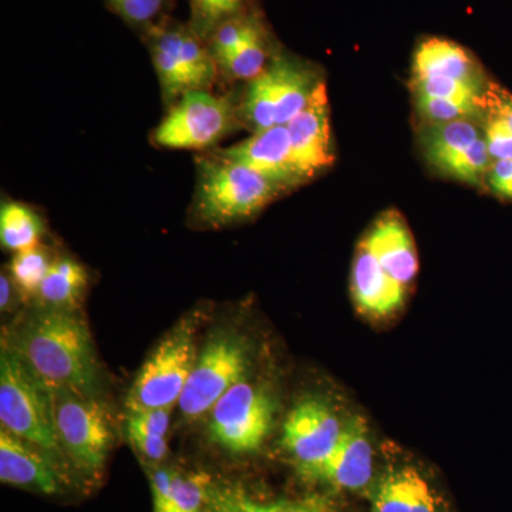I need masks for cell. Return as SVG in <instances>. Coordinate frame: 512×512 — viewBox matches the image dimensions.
Returning a JSON list of instances; mask_svg holds the SVG:
<instances>
[{
    "label": "cell",
    "instance_id": "5b68a950",
    "mask_svg": "<svg viewBox=\"0 0 512 512\" xmlns=\"http://www.w3.org/2000/svg\"><path fill=\"white\" fill-rule=\"evenodd\" d=\"M195 319L181 320L144 360L127 394V413L171 410L180 403L198 356Z\"/></svg>",
    "mask_w": 512,
    "mask_h": 512
},
{
    "label": "cell",
    "instance_id": "7c38bea8",
    "mask_svg": "<svg viewBox=\"0 0 512 512\" xmlns=\"http://www.w3.org/2000/svg\"><path fill=\"white\" fill-rule=\"evenodd\" d=\"M335 490L366 493L373 488V448L365 421L353 417L343 426L338 446L320 467L315 480Z\"/></svg>",
    "mask_w": 512,
    "mask_h": 512
},
{
    "label": "cell",
    "instance_id": "ffe728a7",
    "mask_svg": "<svg viewBox=\"0 0 512 512\" xmlns=\"http://www.w3.org/2000/svg\"><path fill=\"white\" fill-rule=\"evenodd\" d=\"M89 284L86 268L76 259L57 258L45 281L37 292L35 301L39 309L70 311L79 309Z\"/></svg>",
    "mask_w": 512,
    "mask_h": 512
},
{
    "label": "cell",
    "instance_id": "2e32d148",
    "mask_svg": "<svg viewBox=\"0 0 512 512\" xmlns=\"http://www.w3.org/2000/svg\"><path fill=\"white\" fill-rule=\"evenodd\" d=\"M352 293L359 311L383 319L399 311L407 292L386 275L365 242L357 248L352 272Z\"/></svg>",
    "mask_w": 512,
    "mask_h": 512
},
{
    "label": "cell",
    "instance_id": "4316f807",
    "mask_svg": "<svg viewBox=\"0 0 512 512\" xmlns=\"http://www.w3.org/2000/svg\"><path fill=\"white\" fill-rule=\"evenodd\" d=\"M190 9L188 26L205 42L225 20L248 10L247 0H190Z\"/></svg>",
    "mask_w": 512,
    "mask_h": 512
},
{
    "label": "cell",
    "instance_id": "7a4b0ae2",
    "mask_svg": "<svg viewBox=\"0 0 512 512\" xmlns=\"http://www.w3.org/2000/svg\"><path fill=\"white\" fill-rule=\"evenodd\" d=\"M285 191L272 178L210 153L197 160L192 210L204 224L224 227L254 217Z\"/></svg>",
    "mask_w": 512,
    "mask_h": 512
},
{
    "label": "cell",
    "instance_id": "3957f363",
    "mask_svg": "<svg viewBox=\"0 0 512 512\" xmlns=\"http://www.w3.org/2000/svg\"><path fill=\"white\" fill-rule=\"evenodd\" d=\"M0 421L2 429L42 448L56 461L64 454L50 390L8 339L3 340L0 353Z\"/></svg>",
    "mask_w": 512,
    "mask_h": 512
},
{
    "label": "cell",
    "instance_id": "603a6c76",
    "mask_svg": "<svg viewBox=\"0 0 512 512\" xmlns=\"http://www.w3.org/2000/svg\"><path fill=\"white\" fill-rule=\"evenodd\" d=\"M170 424V409L128 413V439L146 466H158L168 456L167 434Z\"/></svg>",
    "mask_w": 512,
    "mask_h": 512
},
{
    "label": "cell",
    "instance_id": "4dcf8cb0",
    "mask_svg": "<svg viewBox=\"0 0 512 512\" xmlns=\"http://www.w3.org/2000/svg\"><path fill=\"white\" fill-rule=\"evenodd\" d=\"M168 0H107V5L116 15H119L127 25L144 30L157 25Z\"/></svg>",
    "mask_w": 512,
    "mask_h": 512
},
{
    "label": "cell",
    "instance_id": "277c9868",
    "mask_svg": "<svg viewBox=\"0 0 512 512\" xmlns=\"http://www.w3.org/2000/svg\"><path fill=\"white\" fill-rule=\"evenodd\" d=\"M323 80L312 64L275 53L264 72L248 82L239 120L254 133L291 123L312 99Z\"/></svg>",
    "mask_w": 512,
    "mask_h": 512
},
{
    "label": "cell",
    "instance_id": "7402d4cb",
    "mask_svg": "<svg viewBox=\"0 0 512 512\" xmlns=\"http://www.w3.org/2000/svg\"><path fill=\"white\" fill-rule=\"evenodd\" d=\"M269 35L261 16L252 10L247 35L241 45L217 60L218 69L224 70L232 79L251 82L264 72L269 60Z\"/></svg>",
    "mask_w": 512,
    "mask_h": 512
},
{
    "label": "cell",
    "instance_id": "83f0119b",
    "mask_svg": "<svg viewBox=\"0 0 512 512\" xmlns=\"http://www.w3.org/2000/svg\"><path fill=\"white\" fill-rule=\"evenodd\" d=\"M413 89L416 96L443 97L487 106V92L484 93L480 83L460 82L447 77H413Z\"/></svg>",
    "mask_w": 512,
    "mask_h": 512
},
{
    "label": "cell",
    "instance_id": "484cf974",
    "mask_svg": "<svg viewBox=\"0 0 512 512\" xmlns=\"http://www.w3.org/2000/svg\"><path fill=\"white\" fill-rule=\"evenodd\" d=\"M212 495L237 512H338L332 501L322 495H312L303 500L275 501V503H258L244 491L235 490V488L212 490Z\"/></svg>",
    "mask_w": 512,
    "mask_h": 512
},
{
    "label": "cell",
    "instance_id": "d590c367",
    "mask_svg": "<svg viewBox=\"0 0 512 512\" xmlns=\"http://www.w3.org/2000/svg\"><path fill=\"white\" fill-rule=\"evenodd\" d=\"M202 512H237L229 508L228 505L221 503L220 500L214 497V495H210V500H208L207 507Z\"/></svg>",
    "mask_w": 512,
    "mask_h": 512
},
{
    "label": "cell",
    "instance_id": "5bb4252c",
    "mask_svg": "<svg viewBox=\"0 0 512 512\" xmlns=\"http://www.w3.org/2000/svg\"><path fill=\"white\" fill-rule=\"evenodd\" d=\"M0 480L2 483L52 495L60 491L56 460L42 448L20 439L10 431H0Z\"/></svg>",
    "mask_w": 512,
    "mask_h": 512
},
{
    "label": "cell",
    "instance_id": "8d00e7d4",
    "mask_svg": "<svg viewBox=\"0 0 512 512\" xmlns=\"http://www.w3.org/2000/svg\"><path fill=\"white\" fill-rule=\"evenodd\" d=\"M510 200H512V185H511V192H510Z\"/></svg>",
    "mask_w": 512,
    "mask_h": 512
},
{
    "label": "cell",
    "instance_id": "f546056e",
    "mask_svg": "<svg viewBox=\"0 0 512 512\" xmlns=\"http://www.w3.org/2000/svg\"><path fill=\"white\" fill-rule=\"evenodd\" d=\"M417 110L430 124L448 123V121L473 120L483 111L481 104L470 103L443 97L416 96Z\"/></svg>",
    "mask_w": 512,
    "mask_h": 512
},
{
    "label": "cell",
    "instance_id": "d6a6232c",
    "mask_svg": "<svg viewBox=\"0 0 512 512\" xmlns=\"http://www.w3.org/2000/svg\"><path fill=\"white\" fill-rule=\"evenodd\" d=\"M487 183L490 190L498 197L508 198L512 185V160H497L491 164L487 175Z\"/></svg>",
    "mask_w": 512,
    "mask_h": 512
},
{
    "label": "cell",
    "instance_id": "8992f818",
    "mask_svg": "<svg viewBox=\"0 0 512 512\" xmlns=\"http://www.w3.org/2000/svg\"><path fill=\"white\" fill-rule=\"evenodd\" d=\"M248 367L247 340L232 330L214 333L198 353L178 403L184 420L207 416L229 389L245 379Z\"/></svg>",
    "mask_w": 512,
    "mask_h": 512
},
{
    "label": "cell",
    "instance_id": "ba28073f",
    "mask_svg": "<svg viewBox=\"0 0 512 512\" xmlns=\"http://www.w3.org/2000/svg\"><path fill=\"white\" fill-rule=\"evenodd\" d=\"M49 390L56 433L64 454L86 473H100L114 437L106 407L97 397L67 389Z\"/></svg>",
    "mask_w": 512,
    "mask_h": 512
},
{
    "label": "cell",
    "instance_id": "d6986e66",
    "mask_svg": "<svg viewBox=\"0 0 512 512\" xmlns=\"http://www.w3.org/2000/svg\"><path fill=\"white\" fill-rule=\"evenodd\" d=\"M430 76L483 84L476 60L470 53L457 43L440 37L424 40L414 53L413 77Z\"/></svg>",
    "mask_w": 512,
    "mask_h": 512
},
{
    "label": "cell",
    "instance_id": "9a60e30c",
    "mask_svg": "<svg viewBox=\"0 0 512 512\" xmlns=\"http://www.w3.org/2000/svg\"><path fill=\"white\" fill-rule=\"evenodd\" d=\"M363 242L376 256L390 279L409 292L419 269L413 235L397 212H387L375 222Z\"/></svg>",
    "mask_w": 512,
    "mask_h": 512
},
{
    "label": "cell",
    "instance_id": "52a82bcc",
    "mask_svg": "<svg viewBox=\"0 0 512 512\" xmlns=\"http://www.w3.org/2000/svg\"><path fill=\"white\" fill-rule=\"evenodd\" d=\"M276 403L264 387L241 380L207 414L212 443L231 454L258 451L274 429Z\"/></svg>",
    "mask_w": 512,
    "mask_h": 512
},
{
    "label": "cell",
    "instance_id": "44dd1931",
    "mask_svg": "<svg viewBox=\"0 0 512 512\" xmlns=\"http://www.w3.org/2000/svg\"><path fill=\"white\" fill-rule=\"evenodd\" d=\"M480 138V130L473 120L448 121L430 124L421 134V147L429 163L444 173L448 165Z\"/></svg>",
    "mask_w": 512,
    "mask_h": 512
},
{
    "label": "cell",
    "instance_id": "4fadbf2b",
    "mask_svg": "<svg viewBox=\"0 0 512 512\" xmlns=\"http://www.w3.org/2000/svg\"><path fill=\"white\" fill-rule=\"evenodd\" d=\"M215 156L252 168L284 185L286 190L303 181L293 163L291 138L286 126H275L228 148L215 150Z\"/></svg>",
    "mask_w": 512,
    "mask_h": 512
},
{
    "label": "cell",
    "instance_id": "cb8c5ba5",
    "mask_svg": "<svg viewBox=\"0 0 512 512\" xmlns=\"http://www.w3.org/2000/svg\"><path fill=\"white\" fill-rule=\"evenodd\" d=\"M45 222L29 205L5 201L0 208V244L10 252L25 251L40 244Z\"/></svg>",
    "mask_w": 512,
    "mask_h": 512
},
{
    "label": "cell",
    "instance_id": "1f68e13d",
    "mask_svg": "<svg viewBox=\"0 0 512 512\" xmlns=\"http://www.w3.org/2000/svg\"><path fill=\"white\" fill-rule=\"evenodd\" d=\"M484 140L494 161L512 160V128L493 107L485 121Z\"/></svg>",
    "mask_w": 512,
    "mask_h": 512
},
{
    "label": "cell",
    "instance_id": "e0dca14e",
    "mask_svg": "<svg viewBox=\"0 0 512 512\" xmlns=\"http://www.w3.org/2000/svg\"><path fill=\"white\" fill-rule=\"evenodd\" d=\"M148 467L154 512H202L212 493L211 477L202 471Z\"/></svg>",
    "mask_w": 512,
    "mask_h": 512
},
{
    "label": "cell",
    "instance_id": "d4e9b609",
    "mask_svg": "<svg viewBox=\"0 0 512 512\" xmlns=\"http://www.w3.org/2000/svg\"><path fill=\"white\" fill-rule=\"evenodd\" d=\"M55 261L49 249L40 244L16 252L8 266V274L16 292L23 299H35Z\"/></svg>",
    "mask_w": 512,
    "mask_h": 512
},
{
    "label": "cell",
    "instance_id": "836d02e7",
    "mask_svg": "<svg viewBox=\"0 0 512 512\" xmlns=\"http://www.w3.org/2000/svg\"><path fill=\"white\" fill-rule=\"evenodd\" d=\"M487 104L497 110L498 113L503 114L512 128V97L510 94L497 92V90L488 92Z\"/></svg>",
    "mask_w": 512,
    "mask_h": 512
},
{
    "label": "cell",
    "instance_id": "f1b7e54d",
    "mask_svg": "<svg viewBox=\"0 0 512 512\" xmlns=\"http://www.w3.org/2000/svg\"><path fill=\"white\" fill-rule=\"evenodd\" d=\"M493 161L487 143H485L484 137H481L448 165L444 173L456 178L461 183L478 187L487 180L488 171H490Z\"/></svg>",
    "mask_w": 512,
    "mask_h": 512
},
{
    "label": "cell",
    "instance_id": "ac0fdd59",
    "mask_svg": "<svg viewBox=\"0 0 512 512\" xmlns=\"http://www.w3.org/2000/svg\"><path fill=\"white\" fill-rule=\"evenodd\" d=\"M370 493V512H440L436 494L413 467L387 471Z\"/></svg>",
    "mask_w": 512,
    "mask_h": 512
},
{
    "label": "cell",
    "instance_id": "e575fe53",
    "mask_svg": "<svg viewBox=\"0 0 512 512\" xmlns=\"http://www.w3.org/2000/svg\"><path fill=\"white\" fill-rule=\"evenodd\" d=\"M13 289H15V285H13L12 279L8 272H3L0 275V308L2 311H8L10 309V303H12L13 299Z\"/></svg>",
    "mask_w": 512,
    "mask_h": 512
},
{
    "label": "cell",
    "instance_id": "9c48e42d",
    "mask_svg": "<svg viewBox=\"0 0 512 512\" xmlns=\"http://www.w3.org/2000/svg\"><path fill=\"white\" fill-rule=\"evenodd\" d=\"M239 124L238 110L228 97L192 90L175 101L153 133L157 146L171 150L215 147Z\"/></svg>",
    "mask_w": 512,
    "mask_h": 512
},
{
    "label": "cell",
    "instance_id": "8fae6325",
    "mask_svg": "<svg viewBox=\"0 0 512 512\" xmlns=\"http://www.w3.org/2000/svg\"><path fill=\"white\" fill-rule=\"evenodd\" d=\"M293 163L302 181L311 180L335 161L330 133L328 90L323 82L305 109L286 124Z\"/></svg>",
    "mask_w": 512,
    "mask_h": 512
},
{
    "label": "cell",
    "instance_id": "30bf717a",
    "mask_svg": "<svg viewBox=\"0 0 512 512\" xmlns=\"http://www.w3.org/2000/svg\"><path fill=\"white\" fill-rule=\"evenodd\" d=\"M343 426L325 400L306 397L286 416L282 427V447L303 478L316 474L338 446Z\"/></svg>",
    "mask_w": 512,
    "mask_h": 512
},
{
    "label": "cell",
    "instance_id": "6da1fadb",
    "mask_svg": "<svg viewBox=\"0 0 512 512\" xmlns=\"http://www.w3.org/2000/svg\"><path fill=\"white\" fill-rule=\"evenodd\" d=\"M8 340L47 389L99 396V360L90 330L77 311L37 308Z\"/></svg>",
    "mask_w": 512,
    "mask_h": 512
}]
</instances>
